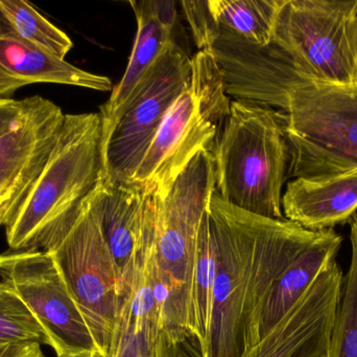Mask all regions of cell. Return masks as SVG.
<instances>
[{"label":"cell","mask_w":357,"mask_h":357,"mask_svg":"<svg viewBox=\"0 0 357 357\" xmlns=\"http://www.w3.org/2000/svg\"><path fill=\"white\" fill-rule=\"evenodd\" d=\"M215 193L224 203L271 219H285L282 189L289 167L282 111L231 101L230 115L212 151Z\"/></svg>","instance_id":"cell-3"},{"label":"cell","mask_w":357,"mask_h":357,"mask_svg":"<svg viewBox=\"0 0 357 357\" xmlns=\"http://www.w3.org/2000/svg\"><path fill=\"white\" fill-rule=\"evenodd\" d=\"M208 209L218 240V270L199 356L245 357L260 343V319L273 284L320 231L241 211L215 191Z\"/></svg>","instance_id":"cell-1"},{"label":"cell","mask_w":357,"mask_h":357,"mask_svg":"<svg viewBox=\"0 0 357 357\" xmlns=\"http://www.w3.org/2000/svg\"><path fill=\"white\" fill-rule=\"evenodd\" d=\"M110 357H184L159 326L154 312L144 307L137 293L127 296Z\"/></svg>","instance_id":"cell-18"},{"label":"cell","mask_w":357,"mask_h":357,"mask_svg":"<svg viewBox=\"0 0 357 357\" xmlns=\"http://www.w3.org/2000/svg\"><path fill=\"white\" fill-rule=\"evenodd\" d=\"M183 12L192 31L195 44L199 50H207L218 35V27L206 1H181Z\"/></svg>","instance_id":"cell-24"},{"label":"cell","mask_w":357,"mask_h":357,"mask_svg":"<svg viewBox=\"0 0 357 357\" xmlns=\"http://www.w3.org/2000/svg\"><path fill=\"white\" fill-rule=\"evenodd\" d=\"M130 4L137 21V33L123 79L113 88L109 100L100 106L102 161L113 131L136 92L159 57L176 41L178 13L175 1L142 0L130 1Z\"/></svg>","instance_id":"cell-14"},{"label":"cell","mask_w":357,"mask_h":357,"mask_svg":"<svg viewBox=\"0 0 357 357\" xmlns=\"http://www.w3.org/2000/svg\"><path fill=\"white\" fill-rule=\"evenodd\" d=\"M350 241L351 261L344 276L341 302L326 357H357V217L351 220Z\"/></svg>","instance_id":"cell-22"},{"label":"cell","mask_w":357,"mask_h":357,"mask_svg":"<svg viewBox=\"0 0 357 357\" xmlns=\"http://www.w3.org/2000/svg\"><path fill=\"white\" fill-rule=\"evenodd\" d=\"M357 211V172L296 178L282 196L285 219L310 231L331 230L351 221Z\"/></svg>","instance_id":"cell-16"},{"label":"cell","mask_w":357,"mask_h":357,"mask_svg":"<svg viewBox=\"0 0 357 357\" xmlns=\"http://www.w3.org/2000/svg\"><path fill=\"white\" fill-rule=\"evenodd\" d=\"M100 113L65 115L52 153L26 198L4 224L10 251L39 249L75 215L102 178Z\"/></svg>","instance_id":"cell-4"},{"label":"cell","mask_w":357,"mask_h":357,"mask_svg":"<svg viewBox=\"0 0 357 357\" xmlns=\"http://www.w3.org/2000/svg\"><path fill=\"white\" fill-rule=\"evenodd\" d=\"M214 191L213 156L203 150L178 176L167 196L162 201L157 197L156 241L149 263L161 328L176 348L187 349L189 342L195 345L191 328L193 263L199 224Z\"/></svg>","instance_id":"cell-2"},{"label":"cell","mask_w":357,"mask_h":357,"mask_svg":"<svg viewBox=\"0 0 357 357\" xmlns=\"http://www.w3.org/2000/svg\"><path fill=\"white\" fill-rule=\"evenodd\" d=\"M283 0H208L218 29L234 34L250 43L268 46Z\"/></svg>","instance_id":"cell-20"},{"label":"cell","mask_w":357,"mask_h":357,"mask_svg":"<svg viewBox=\"0 0 357 357\" xmlns=\"http://www.w3.org/2000/svg\"><path fill=\"white\" fill-rule=\"evenodd\" d=\"M343 282L335 261L245 357H326Z\"/></svg>","instance_id":"cell-13"},{"label":"cell","mask_w":357,"mask_h":357,"mask_svg":"<svg viewBox=\"0 0 357 357\" xmlns=\"http://www.w3.org/2000/svg\"><path fill=\"white\" fill-rule=\"evenodd\" d=\"M93 201L123 289L129 293L156 241L158 198L131 184L100 180Z\"/></svg>","instance_id":"cell-11"},{"label":"cell","mask_w":357,"mask_h":357,"mask_svg":"<svg viewBox=\"0 0 357 357\" xmlns=\"http://www.w3.org/2000/svg\"><path fill=\"white\" fill-rule=\"evenodd\" d=\"M0 344L50 346L45 331L31 310L3 281H0Z\"/></svg>","instance_id":"cell-23"},{"label":"cell","mask_w":357,"mask_h":357,"mask_svg":"<svg viewBox=\"0 0 357 357\" xmlns=\"http://www.w3.org/2000/svg\"><path fill=\"white\" fill-rule=\"evenodd\" d=\"M0 13L20 37L37 48L65 60L73 40L25 0H0Z\"/></svg>","instance_id":"cell-21"},{"label":"cell","mask_w":357,"mask_h":357,"mask_svg":"<svg viewBox=\"0 0 357 357\" xmlns=\"http://www.w3.org/2000/svg\"><path fill=\"white\" fill-rule=\"evenodd\" d=\"M62 109L37 96L23 121L0 138V214L8 224L41 174L64 123Z\"/></svg>","instance_id":"cell-12"},{"label":"cell","mask_w":357,"mask_h":357,"mask_svg":"<svg viewBox=\"0 0 357 357\" xmlns=\"http://www.w3.org/2000/svg\"><path fill=\"white\" fill-rule=\"evenodd\" d=\"M31 84L113 89L109 78L83 71L23 39L0 13V99Z\"/></svg>","instance_id":"cell-15"},{"label":"cell","mask_w":357,"mask_h":357,"mask_svg":"<svg viewBox=\"0 0 357 357\" xmlns=\"http://www.w3.org/2000/svg\"><path fill=\"white\" fill-rule=\"evenodd\" d=\"M0 357H46L39 344H0Z\"/></svg>","instance_id":"cell-26"},{"label":"cell","mask_w":357,"mask_h":357,"mask_svg":"<svg viewBox=\"0 0 357 357\" xmlns=\"http://www.w3.org/2000/svg\"><path fill=\"white\" fill-rule=\"evenodd\" d=\"M191 80V58L178 42L153 65L113 131L102 161L104 184H129L167 111Z\"/></svg>","instance_id":"cell-10"},{"label":"cell","mask_w":357,"mask_h":357,"mask_svg":"<svg viewBox=\"0 0 357 357\" xmlns=\"http://www.w3.org/2000/svg\"><path fill=\"white\" fill-rule=\"evenodd\" d=\"M37 96L23 100L0 99V138L13 131L35 105Z\"/></svg>","instance_id":"cell-25"},{"label":"cell","mask_w":357,"mask_h":357,"mask_svg":"<svg viewBox=\"0 0 357 357\" xmlns=\"http://www.w3.org/2000/svg\"><path fill=\"white\" fill-rule=\"evenodd\" d=\"M4 224H6V217L0 214V226H4Z\"/></svg>","instance_id":"cell-27"},{"label":"cell","mask_w":357,"mask_h":357,"mask_svg":"<svg viewBox=\"0 0 357 357\" xmlns=\"http://www.w3.org/2000/svg\"><path fill=\"white\" fill-rule=\"evenodd\" d=\"M0 278L31 310L56 357H100L83 314L45 251L0 254Z\"/></svg>","instance_id":"cell-9"},{"label":"cell","mask_w":357,"mask_h":357,"mask_svg":"<svg viewBox=\"0 0 357 357\" xmlns=\"http://www.w3.org/2000/svg\"><path fill=\"white\" fill-rule=\"evenodd\" d=\"M41 247L54 260L91 331L100 356L110 357L119 316L130 293L123 289L105 239L93 192L73 217L46 237Z\"/></svg>","instance_id":"cell-6"},{"label":"cell","mask_w":357,"mask_h":357,"mask_svg":"<svg viewBox=\"0 0 357 357\" xmlns=\"http://www.w3.org/2000/svg\"><path fill=\"white\" fill-rule=\"evenodd\" d=\"M343 238L331 230L318 237L281 272L266 298L260 319V341L300 301L317 279L337 261Z\"/></svg>","instance_id":"cell-17"},{"label":"cell","mask_w":357,"mask_h":357,"mask_svg":"<svg viewBox=\"0 0 357 357\" xmlns=\"http://www.w3.org/2000/svg\"><path fill=\"white\" fill-rule=\"evenodd\" d=\"M230 106L218 62L199 50L191 58L190 83L167 111L129 184L165 199L197 153H212Z\"/></svg>","instance_id":"cell-5"},{"label":"cell","mask_w":357,"mask_h":357,"mask_svg":"<svg viewBox=\"0 0 357 357\" xmlns=\"http://www.w3.org/2000/svg\"><path fill=\"white\" fill-rule=\"evenodd\" d=\"M271 43L302 79L357 88V0H283Z\"/></svg>","instance_id":"cell-8"},{"label":"cell","mask_w":357,"mask_h":357,"mask_svg":"<svg viewBox=\"0 0 357 357\" xmlns=\"http://www.w3.org/2000/svg\"><path fill=\"white\" fill-rule=\"evenodd\" d=\"M287 178H319L357 172V88L300 79L289 90Z\"/></svg>","instance_id":"cell-7"},{"label":"cell","mask_w":357,"mask_h":357,"mask_svg":"<svg viewBox=\"0 0 357 357\" xmlns=\"http://www.w3.org/2000/svg\"><path fill=\"white\" fill-rule=\"evenodd\" d=\"M218 256L215 228L207 207L199 224L191 282V328L193 341L199 354L205 345L209 331Z\"/></svg>","instance_id":"cell-19"}]
</instances>
